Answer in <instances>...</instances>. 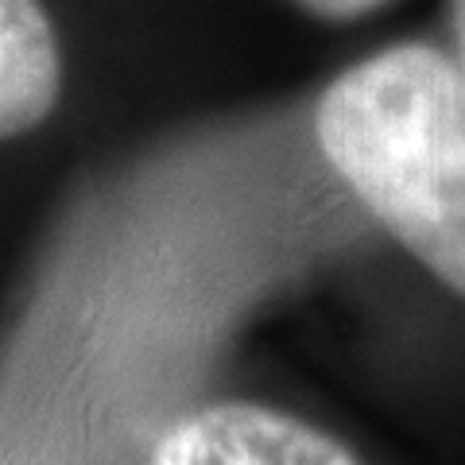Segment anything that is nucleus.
Listing matches in <instances>:
<instances>
[{
  "label": "nucleus",
  "instance_id": "f257e3e1",
  "mask_svg": "<svg viewBox=\"0 0 465 465\" xmlns=\"http://www.w3.org/2000/svg\"><path fill=\"white\" fill-rule=\"evenodd\" d=\"M330 167L434 280L465 299V78L430 43L338 74L314 109Z\"/></svg>",
  "mask_w": 465,
  "mask_h": 465
},
{
  "label": "nucleus",
  "instance_id": "f03ea898",
  "mask_svg": "<svg viewBox=\"0 0 465 465\" xmlns=\"http://www.w3.org/2000/svg\"><path fill=\"white\" fill-rule=\"evenodd\" d=\"M148 465H361L307 419L264 403H210L183 415L155 442Z\"/></svg>",
  "mask_w": 465,
  "mask_h": 465
},
{
  "label": "nucleus",
  "instance_id": "7ed1b4c3",
  "mask_svg": "<svg viewBox=\"0 0 465 465\" xmlns=\"http://www.w3.org/2000/svg\"><path fill=\"white\" fill-rule=\"evenodd\" d=\"M63 94V51L39 0H0V140L35 133Z\"/></svg>",
  "mask_w": 465,
  "mask_h": 465
},
{
  "label": "nucleus",
  "instance_id": "20e7f679",
  "mask_svg": "<svg viewBox=\"0 0 465 465\" xmlns=\"http://www.w3.org/2000/svg\"><path fill=\"white\" fill-rule=\"evenodd\" d=\"M302 12H311L318 20H330V24H349V20H361L369 12L384 8L388 0H295Z\"/></svg>",
  "mask_w": 465,
  "mask_h": 465
},
{
  "label": "nucleus",
  "instance_id": "39448f33",
  "mask_svg": "<svg viewBox=\"0 0 465 465\" xmlns=\"http://www.w3.org/2000/svg\"><path fill=\"white\" fill-rule=\"evenodd\" d=\"M454 35H458V70L465 78V0H454Z\"/></svg>",
  "mask_w": 465,
  "mask_h": 465
}]
</instances>
